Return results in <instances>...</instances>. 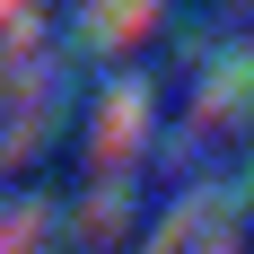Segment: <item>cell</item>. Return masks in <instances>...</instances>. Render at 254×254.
Listing matches in <instances>:
<instances>
[{"mask_svg":"<svg viewBox=\"0 0 254 254\" xmlns=\"http://www.w3.org/2000/svg\"><path fill=\"white\" fill-rule=\"evenodd\" d=\"M149 18H158V0H105L88 26H97L105 53H123V44H140V35H149Z\"/></svg>","mask_w":254,"mask_h":254,"instance_id":"1","label":"cell"},{"mask_svg":"<svg viewBox=\"0 0 254 254\" xmlns=\"http://www.w3.org/2000/svg\"><path fill=\"white\" fill-rule=\"evenodd\" d=\"M9 9H26V0H0V18H9Z\"/></svg>","mask_w":254,"mask_h":254,"instance_id":"2","label":"cell"}]
</instances>
